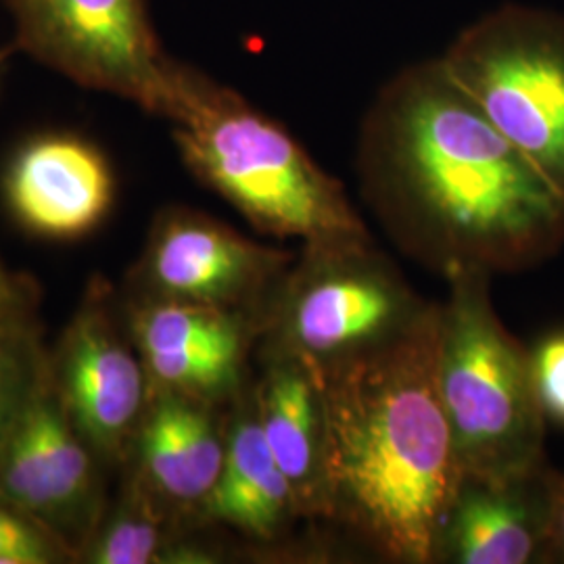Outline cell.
I'll list each match as a JSON object with an SVG mask.
<instances>
[{"label":"cell","instance_id":"obj_3","mask_svg":"<svg viewBox=\"0 0 564 564\" xmlns=\"http://www.w3.org/2000/svg\"><path fill=\"white\" fill-rule=\"evenodd\" d=\"M163 118L186 167L263 235L305 245L370 241L341 182L232 88L176 61Z\"/></svg>","mask_w":564,"mask_h":564},{"label":"cell","instance_id":"obj_21","mask_svg":"<svg viewBox=\"0 0 564 564\" xmlns=\"http://www.w3.org/2000/svg\"><path fill=\"white\" fill-rule=\"evenodd\" d=\"M30 286L0 262V330L30 328Z\"/></svg>","mask_w":564,"mask_h":564},{"label":"cell","instance_id":"obj_17","mask_svg":"<svg viewBox=\"0 0 564 564\" xmlns=\"http://www.w3.org/2000/svg\"><path fill=\"white\" fill-rule=\"evenodd\" d=\"M46 379L32 328L0 330V452Z\"/></svg>","mask_w":564,"mask_h":564},{"label":"cell","instance_id":"obj_1","mask_svg":"<svg viewBox=\"0 0 564 564\" xmlns=\"http://www.w3.org/2000/svg\"><path fill=\"white\" fill-rule=\"evenodd\" d=\"M364 186L384 216L437 247L442 263L512 270L564 241V195L445 74L403 67L364 121Z\"/></svg>","mask_w":564,"mask_h":564},{"label":"cell","instance_id":"obj_5","mask_svg":"<svg viewBox=\"0 0 564 564\" xmlns=\"http://www.w3.org/2000/svg\"><path fill=\"white\" fill-rule=\"evenodd\" d=\"M424 307L370 241L316 242L289 268L262 323L270 356L318 375L398 339Z\"/></svg>","mask_w":564,"mask_h":564},{"label":"cell","instance_id":"obj_12","mask_svg":"<svg viewBox=\"0 0 564 564\" xmlns=\"http://www.w3.org/2000/svg\"><path fill=\"white\" fill-rule=\"evenodd\" d=\"M552 473L510 481L464 477L445 519L440 558L458 564H529L550 556Z\"/></svg>","mask_w":564,"mask_h":564},{"label":"cell","instance_id":"obj_19","mask_svg":"<svg viewBox=\"0 0 564 564\" xmlns=\"http://www.w3.org/2000/svg\"><path fill=\"white\" fill-rule=\"evenodd\" d=\"M61 545L48 527L0 500V564H46L59 561Z\"/></svg>","mask_w":564,"mask_h":564},{"label":"cell","instance_id":"obj_8","mask_svg":"<svg viewBox=\"0 0 564 564\" xmlns=\"http://www.w3.org/2000/svg\"><path fill=\"white\" fill-rule=\"evenodd\" d=\"M291 262V253L249 241L218 220L174 209L153 230L144 274L153 300L247 314L268 307Z\"/></svg>","mask_w":564,"mask_h":564},{"label":"cell","instance_id":"obj_10","mask_svg":"<svg viewBox=\"0 0 564 564\" xmlns=\"http://www.w3.org/2000/svg\"><path fill=\"white\" fill-rule=\"evenodd\" d=\"M101 305H86L69 326L53 384L82 440L116 454L141 423L149 377Z\"/></svg>","mask_w":564,"mask_h":564},{"label":"cell","instance_id":"obj_11","mask_svg":"<svg viewBox=\"0 0 564 564\" xmlns=\"http://www.w3.org/2000/svg\"><path fill=\"white\" fill-rule=\"evenodd\" d=\"M113 188L101 151L72 134L25 142L4 174V195L18 223L59 241L95 230L113 203Z\"/></svg>","mask_w":564,"mask_h":564},{"label":"cell","instance_id":"obj_22","mask_svg":"<svg viewBox=\"0 0 564 564\" xmlns=\"http://www.w3.org/2000/svg\"><path fill=\"white\" fill-rule=\"evenodd\" d=\"M550 556L564 561V477H558V475H552Z\"/></svg>","mask_w":564,"mask_h":564},{"label":"cell","instance_id":"obj_20","mask_svg":"<svg viewBox=\"0 0 564 564\" xmlns=\"http://www.w3.org/2000/svg\"><path fill=\"white\" fill-rule=\"evenodd\" d=\"M529 356L545 421L564 426V333L545 337L529 351Z\"/></svg>","mask_w":564,"mask_h":564},{"label":"cell","instance_id":"obj_13","mask_svg":"<svg viewBox=\"0 0 564 564\" xmlns=\"http://www.w3.org/2000/svg\"><path fill=\"white\" fill-rule=\"evenodd\" d=\"M253 403L265 444L293 487L302 517L330 519L323 400L312 372L293 358L270 356Z\"/></svg>","mask_w":564,"mask_h":564},{"label":"cell","instance_id":"obj_4","mask_svg":"<svg viewBox=\"0 0 564 564\" xmlns=\"http://www.w3.org/2000/svg\"><path fill=\"white\" fill-rule=\"evenodd\" d=\"M440 393L464 477L510 481L544 468L545 416L531 356L500 323L489 270L445 262Z\"/></svg>","mask_w":564,"mask_h":564},{"label":"cell","instance_id":"obj_15","mask_svg":"<svg viewBox=\"0 0 564 564\" xmlns=\"http://www.w3.org/2000/svg\"><path fill=\"white\" fill-rule=\"evenodd\" d=\"M202 508L209 519L260 540H272L302 517L293 487L265 444L256 403L230 426L223 473Z\"/></svg>","mask_w":564,"mask_h":564},{"label":"cell","instance_id":"obj_2","mask_svg":"<svg viewBox=\"0 0 564 564\" xmlns=\"http://www.w3.org/2000/svg\"><path fill=\"white\" fill-rule=\"evenodd\" d=\"M440 316L426 305L398 339L312 375L333 517L400 563L440 558L464 479L440 393Z\"/></svg>","mask_w":564,"mask_h":564},{"label":"cell","instance_id":"obj_16","mask_svg":"<svg viewBox=\"0 0 564 564\" xmlns=\"http://www.w3.org/2000/svg\"><path fill=\"white\" fill-rule=\"evenodd\" d=\"M251 318L241 312L199 303L153 300L134 316V339L141 354L242 347L247 349Z\"/></svg>","mask_w":564,"mask_h":564},{"label":"cell","instance_id":"obj_9","mask_svg":"<svg viewBox=\"0 0 564 564\" xmlns=\"http://www.w3.org/2000/svg\"><path fill=\"white\" fill-rule=\"evenodd\" d=\"M86 445L48 377L0 452V500L51 531L78 527L95 491Z\"/></svg>","mask_w":564,"mask_h":564},{"label":"cell","instance_id":"obj_18","mask_svg":"<svg viewBox=\"0 0 564 564\" xmlns=\"http://www.w3.org/2000/svg\"><path fill=\"white\" fill-rule=\"evenodd\" d=\"M162 544L158 517L149 506L130 500L102 527L88 552V561L95 564L158 563Z\"/></svg>","mask_w":564,"mask_h":564},{"label":"cell","instance_id":"obj_6","mask_svg":"<svg viewBox=\"0 0 564 564\" xmlns=\"http://www.w3.org/2000/svg\"><path fill=\"white\" fill-rule=\"evenodd\" d=\"M491 126L564 195V18L506 4L440 57Z\"/></svg>","mask_w":564,"mask_h":564},{"label":"cell","instance_id":"obj_14","mask_svg":"<svg viewBox=\"0 0 564 564\" xmlns=\"http://www.w3.org/2000/svg\"><path fill=\"white\" fill-rule=\"evenodd\" d=\"M226 437L209 403L158 389L139 423V456L151 489L170 502L203 506L223 473Z\"/></svg>","mask_w":564,"mask_h":564},{"label":"cell","instance_id":"obj_7","mask_svg":"<svg viewBox=\"0 0 564 564\" xmlns=\"http://www.w3.org/2000/svg\"><path fill=\"white\" fill-rule=\"evenodd\" d=\"M23 53L78 86L165 116L176 59L163 51L147 0H4Z\"/></svg>","mask_w":564,"mask_h":564}]
</instances>
